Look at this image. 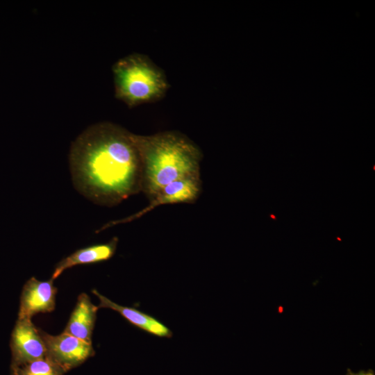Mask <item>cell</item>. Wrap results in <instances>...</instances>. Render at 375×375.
<instances>
[{
    "label": "cell",
    "instance_id": "6",
    "mask_svg": "<svg viewBox=\"0 0 375 375\" xmlns=\"http://www.w3.org/2000/svg\"><path fill=\"white\" fill-rule=\"evenodd\" d=\"M12 364L32 361L47 356L44 343L40 331L31 319H18L10 340Z\"/></svg>",
    "mask_w": 375,
    "mask_h": 375
},
{
    "label": "cell",
    "instance_id": "11",
    "mask_svg": "<svg viewBox=\"0 0 375 375\" xmlns=\"http://www.w3.org/2000/svg\"><path fill=\"white\" fill-rule=\"evenodd\" d=\"M66 372L49 357L11 364V375H62Z\"/></svg>",
    "mask_w": 375,
    "mask_h": 375
},
{
    "label": "cell",
    "instance_id": "2",
    "mask_svg": "<svg viewBox=\"0 0 375 375\" xmlns=\"http://www.w3.org/2000/svg\"><path fill=\"white\" fill-rule=\"evenodd\" d=\"M142 168L141 191L151 199L169 183L200 177L202 152L188 136L174 131L131 134Z\"/></svg>",
    "mask_w": 375,
    "mask_h": 375
},
{
    "label": "cell",
    "instance_id": "10",
    "mask_svg": "<svg viewBox=\"0 0 375 375\" xmlns=\"http://www.w3.org/2000/svg\"><path fill=\"white\" fill-rule=\"evenodd\" d=\"M98 309V306L91 302L88 294H81L63 332L92 343L91 338Z\"/></svg>",
    "mask_w": 375,
    "mask_h": 375
},
{
    "label": "cell",
    "instance_id": "3",
    "mask_svg": "<svg viewBox=\"0 0 375 375\" xmlns=\"http://www.w3.org/2000/svg\"><path fill=\"white\" fill-rule=\"evenodd\" d=\"M112 72L115 96L130 108L160 99L169 87L162 69L142 53L119 59Z\"/></svg>",
    "mask_w": 375,
    "mask_h": 375
},
{
    "label": "cell",
    "instance_id": "12",
    "mask_svg": "<svg viewBox=\"0 0 375 375\" xmlns=\"http://www.w3.org/2000/svg\"><path fill=\"white\" fill-rule=\"evenodd\" d=\"M346 375H374V373L373 371H360L357 373H354L351 370H349Z\"/></svg>",
    "mask_w": 375,
    "mask_h": 375
},
{
    "label": "cell",
    "instance_id": "5",
    "mask_svg": "<svg viewBox=\"0 0 375 375\" xmlns=\"http://www.w3.org/2000/svg\"><path fill=\"white\" fill-rule=\"evenodd\" d=\"M39 331L46 347L47 356L65 372L81 365L94 353L92 343L72 335L62 332L58 335H52Z\"/></svg>",
    "mask_w": 375,
    "mask_h": 375
},
{
    "label": "cell",
    "instance_id": "7",
    "mask_svg": "<svg viewBox=\"0 0 375 375\" xmlns=\"http://www.w3.org/2000/svg\"><path fill=\"white\" fill-rule=\"evenodd\" d=\"M53 282L51 278L40 281L35 277L26 281L20 297L18 319H31L37 313L54 310L57 289Z\"/></svg>",
    "mask_w": 375,
    "mask_h": 375
},
{
    "label": "cell",
    "instance_id": "9",
    "mask_svg": "<svg viewBox=\"0 0 375 375\" xmlns=\"http://www.w3.org/2000/svg\"><path fill=\"white\" fill-rule=\"evenodd\" d=\"M117 243L118 238L114 237L106 243L94 244L76 250L57 263L51 278H57L65 270L74 266L109 260L114 256Z\"/></svg>",
    "mask_w": 375,
    "mask_h": 375
},
{
    "label": "cell",
    "instance_id": "8",
    "mask_svg": "<svg viewBox=\"0 0 375 375\" xmlns=\"http://www.w3.org/2000/svg\"><path fill=\"white\" fill-rule=\"evenodd\" d=\"M92 292L99 299V308H105L112 309L119 312L132 325L151 335L167 338L172 336L171 330L151 315L133 307L120 306L101 294L96 290H93Z\"/></svg>",
    "mask_w": 375,
    "mask_h": 375
},
{
    "label": "cell",
    "instance_id": "4",
    "mask_svg": "<svg viewBox=\"0 0 375 375\" xmlns=\"http://www.w3.org/2000/svg\"><path fill=\"white\" fill-rule=\"evenodd\" d=\"M201 190L200 177H187L165 185L140 211L125 218L113 220L103 225L97 232L121 224L133 222L142 217L156 208L167 204L193 203L199 198Z\"/></svg>",
    "mask_w": 375,
    "mask_h": 375
},
{
    "label": "cell",
    "instance_id": "13",
    "mask_svg": "<svg viewBox=\"0 0 375 375\" xmlns=\"http://www.w3.org/2000/svg\"><path fill=\"white\" fill-rule=\"evenodd\" d=\"M269 216L272 219L275 220V221L277 220V217H276L275 215L271 213L269 215Z\"/></svg>",
    "mask_w": 375,
    "mask_h": 375
},
{
    "label": "cell",
    "instance_id": "1",
    "mask_svg": "<svg viewBox=\"0 0 375 375\" xmlns=\"http://www.w3.org/2000/svg\"><path fill=\"white\" fill-rule=\"evenodd\" d=\"M131 134L119 125L101 122L78 135L69 163L80 194L96 204L113 206L141 192V162Z\"/></svg>",
    "mask_w": 375,
    "mask_h": 375
}]
</instances>
